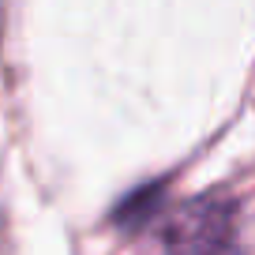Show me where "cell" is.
<instances>
[{
    "label": "cell",
    "mask_w": 255,
    "mask_h": 255,
    "mask_svg": "<svg viewBox=\"0 0 255 255\" xmlns=\"http://www.w3.org/2000/svg\"><path fill=\"white\" fill-rule=\"evenodd\" d=\"M229 207L214 199L176 210L158 229L150 255H225L229 252Z\"/></svg>",
    "instance_id": "1"
},
{
    "label": "cell",
    "mask_w": 255,
    "mask_h": 255,
    "mask_svg": "<svg viewBox=\"0 0 255 255\" xmlns=\"http://www.w3.org/2000/svg\"><path fill=\"white\" fill-rule=\"evenodd\" d=\"M225 255H237V252H233V248H229V252H225Z\"/></svg>",
    "instance_id": "2"
}]
</instances>
